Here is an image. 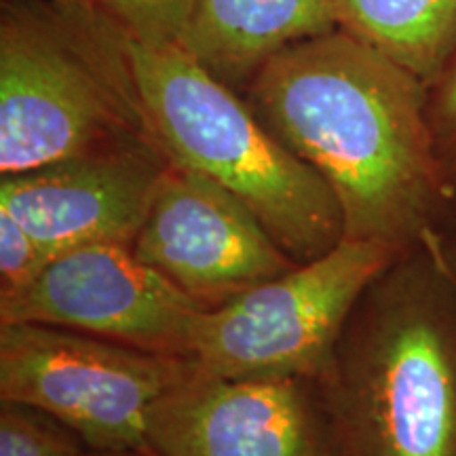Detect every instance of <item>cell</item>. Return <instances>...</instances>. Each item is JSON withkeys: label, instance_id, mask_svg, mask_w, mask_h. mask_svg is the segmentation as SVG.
I'll list each match as a JSON object with an SVG mask.
<instances>
[{"label": "cell", "instance_id": "obj_9", "mask_svg": "<svg viewBox=\"0 0 456 456\" xmlns=\"http://www.w3.org/2000/svg\"><path fill=\"white\" fill-rule=\"evenodd\" d=\"M131 249L205 311L298 265L241 199L175 163Z\"/></svg>", "mask_w": 456, "mask_h": 456}, {"label": "cell", "instance_id": "obj_14", "mask_svg": "<svg viewBox=\"0 0 456 456\" xmlns=\"http://www.w3.org/2000/svg\"><path fill=\"white\" fill-rule=\"evenodd\" d=\"M125 37L175 43L192 0H89Z\"/></svg>", "mask_w": 456, "mask_h": 456}, {"label": "cell", "instance_id": "obj_13", "mask_svg": "<svg viewBox=\"0 0 456 456\" xmlns=\"http://www.w3.org/2000/svg\"><path fill=\"white\" fill-rule=\"evenodd\" d=\"M81 437L55 416L0 399V456H87Z\"/></svg>", "mask_w": 456, "mask_h": 456}, {"label": "cell", "instance_id": "obj_8", "mask_svg": "<svg viewBox=\"0 0 456 456\" xmlns=\"http://www.w3.org/2000/svg\"><path fill=\"white\" fill-rule=\"evenodd\" d=\"M203 311L127 245L98 243L53 256L28 288L0 300V323H43L188 359Z\"/></svg>", "mask_w": 456, "mask_h": 456}, {"label": "cell", "instance_id": "obj_15", "mask_svg": "<svg viewBox=\"0 0 456 456\" xmlns=\"http://www.w3.org/2000/svg\"><path fill=\"white\" fill-rule=\"evenodd\" d=\"M49 260L41 243L13 216L0 209V300L28 288Z\"/></svg>", "mask_w": 456, "mask_h": 456}, {"label": "cell", "instance_id": "obj_12", "mask_svg": "<svg viewBox=\"0 0 456 456\" xmlns=\"http://www.w3.org/2000/svg\"><path fill=\"white\" fill-rule=\"evenodd\" d=\"M340 30L431 87L456 47V0H332Z\"/></svg>", "mask_w": 456, "mask_h": 456}, {"label": "cell", "instance_id": "obj_4", "mask_svg": "<svg viewBox=\"0 0 456 456\" xmlns=\"http://www.w3.org/2000/svg\"><path fill=\"white\" fill-rule=\"evenodd\" d=\"M125 51L148 127L171 163L241 199L296 262L315 260L345 239L332 188L260 121L243 94L174 43L125 37Z\"/></svg>", "mask_w": 456, "mask_h": 456}, {"label": "cell", "instance_id": "obj_3", "mask_svg": "<svg viewBox=\"0 0 456 456\" xmlns=\"http://www.w3.org/2000/svg\"><path fill=\"white\" fill-rule=\"evenodd\" d=\"M144 142L123 32L89 0H3L0 175Z\"/></svg>", "mask_w": 456, "mask_h": 456}, {"label": "cell", "instance_id": "obj_7", "mask_svg": "<svg viewBox=\"0 0 456 456\" xmlns=\"http://www.w3.org/2000/svg\"><path fill=\"white\" fill-rule=\"evenodd\" d=\"M146 442L155 456H346L323 380L197 368L152 410Z\"/></svg>", "mask_w": 456, "mask_h": 456}, {"label": "cell", "instance_id": "obj_6", "mask_svg": "<svg viewBox=\"0 0 456 456\" xmlns=\"http://www.w3.org/2000/svg\"><path fill=\"white\" fill-rule=\"evenodd\" d=\"M192 372L184 357L43 323H0V399L55 416L91 452H151L152 410Z\"/></svg>", "mask_w": 456, "mask_h": 456}, {"label": "cell", "instance_id": "obj_1", "mask_svg": "<svg viewBox=\"0 0 456 456\" xmlns=\"http://www.w3.org/2000/svg\"><path fill=\"white\" fill-rule=\"evenodd\" d=\"M243 98L332 188L345 239L397 254L433 239L456 245L429 87L406 68L338 28L279 53Z\"/></svg>", "mask_w": 456, "mask_h": 456}, {"label": "cell", "instance_id": "obj_5", "mask_svg": "<svg viewBox=\"0 0 456 456\" xmlns=\"http://www.w3.org/2000/svg\"><path fill=\"white\" fill-rule=\"evenodd\" d=\"M397 256L387 245L342 239L328 254L203 311L188 359L222 379L323 380L359 298Z\"/></svg>", "mask_w": 456, "mask_h": 456}, {"label": "cell", "instance_id": "obj_10", "mask_svg": "<svg viewBox=\"0 0 456 456\" xmlns=\"http://www.w3.org/2000/svg\"><path fill=\"white\" fill-rule=\"evenodd\" d=\"M169 165L161 146L144 142L3 175L0 209L30 232L49 258L83 245L131 248Z\"/></svg>", "mask_w": 456, "mask_h": 456}, {"label": "cell", "instance_id": "obj_2", "mask_svg": "<svg viewBox=\"0 0 456 456\" xmlns=\"http://www.w3.org/2000/svg\"><path fill=\"white\" fill-rule=\"evenodd\" d=\"M346 456H456V245L399 254L368 285L326 379Z\"/></svg>", "mask_w": 456, "mask_h": 456}, {"label": "cell", "instance_id": "obj_16", "mask_svg": "<svg viewBox=\"0 0 456 456\" xmlns=\"http://www.w3.org/2000/svg\"><path fill=\"white\" fill-rule=\"evenodd\" d=\"M429 123L444 174L456 188V47L429 87Z\"/></svg>", "mask_w": 456, "mask_h": 456}, {"label": "cell", "instance_id": "obj_17", "mask_svg": "<svg viewBox=\"0 0 456 456\" xmlns=\"http://www.w3.org/2000/svg\"><path fill=\"white\" fill-rule=\"evenodd\" d=\"M87 456H155V454L142 452V450H131V452H89Z\"/></svg>", "mask_w": 456, "mask_h": 456}, {"label": "cell", "instance_id": "obj_11", "mask_svg": "<svg viewBox=\"0 0 456 456\" xmlns=\"http://www.w3.org/2000/svg\"><path fill=\"white\" fill-rule=\"evenodd\" d=\"M332 30V0H192L174 45L243 94L285 49Z\"/></svg>", "mask_w": 456, "mask_h": 456}]
</instances>
